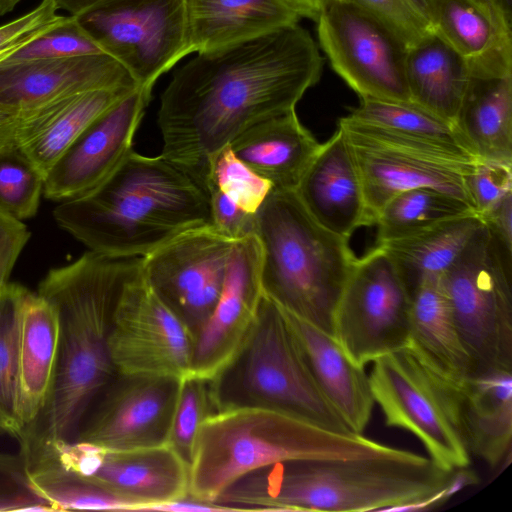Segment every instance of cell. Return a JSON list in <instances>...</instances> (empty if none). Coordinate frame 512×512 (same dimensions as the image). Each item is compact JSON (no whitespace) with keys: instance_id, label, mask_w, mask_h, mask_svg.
Returning a JSON list of instances; mask_svg holds the SVG:
<instances>
[{"instance_id":"6da1fadb","label":"cell","mask_w":512,"mask_h":512,"mask_svg":"<svg viewBox=\"0 0 512 512\" xmlns=\"http://www.w3.org/2000/svg\"><path fill=\"white\" fill-rule=\"evenodd\" d=\"M196 54L161 94L157 123L161 155L205 189L214 156L247 128L294 110L324 59L299 23Z\"/></svg>"},{"instance_id":"7a4b0ae2","label":"cell","mask_w":512,"mask_h":512,"mask_svg":"<svg viewBox=\"0 0 512 512\" xmlns=\"http://www.w3.org/2000/svg\"><path fill=\"white\" fill-rule=\"evenodd\" d=\"M140 271L141 258L89 250L40 281L37 293L58 312V356L48 402L17 438L20 450L75 438L88 408L116 375L108 346L113 315L126 284Z\"/></svg>"},{"instance_id":"3957f363","label":"cell","mask_w":512,"mask_h":512,"mask_svg":"<svg viewBox=\"0 0 512 512\" xmlns=\"http://www.w3.org/2000/svg\"><path fill=\"white\" fill-rule=\"evenodd\" d=\"M56 222L89 250L142 258L179 234L212 225L208 194L163 155L133 149L91 190L60 202Z\"/></svg>"},{"instance_id":"277c9868","label":"cell","mask_w":512,"mask_h":512,"mask_svg":"<svg viewBox=\"0 0 512 512\" xmlns=\"http://www.w3.org/2000/svg\"><path fill=\"white\" fill-rule=\"evenodd\" d=\"M453 471L411 451L398 457L289 460L245 474L215 503L232 511H389L439 491Z\"/></svg>"},{"instance_id":"5b68a950","label":"cell","mask_w":512,"mask_h":512,"mask_svg":"<svg viewBox=\"0 0 512 512\" xmlns=\"http://www.w3.org/2000/svg\"><path fill=\"white\" fill-rule=\"evenodd\" d=\"M408 451L362 434L337 433L262 406H232L200 425L190 463L189 497L215 503L230 484L259 468L301 459L398 457Z\"/></svg>"},{"instance_id":"8992f818","label":"cell","mask_w":512,"mask_h":512,"mask_svg":"<svg viewBox=\"0 0 512 512\" xmlns=\"http://www.w3.org/2000/svg\"><path fill=\"white\" fill-rule=\"evenodd\" d=\"M255 219L264 294L332 335L334 311L356 259L349 239L320 225L294 190L273 189Z\"/></svg>"},{"instance_id":"52a82bcc","label":"cell","mask_w":512,"mask_h":512,"mask_svg":"<svg viewBox=\"0 0 512 512\" xmlns=\"http://www.w3.org/2000/svg\"><path fill=\"white\" fill-rule=\"evenodd\" d=\"M214 383L219 410L268 407L337 433H352L317 384L281 309L265 294L247 344Z\"/></svg>"},{"instance_id":"ba28073f","label":"cell","mask_w":512,"mask_h":512,"mask_svg":"<svg viewBox=\"0 0 512 512\" xmlns=\"http://www.w3.org/2000/svg\"><path fill=\"white\" fill-rule=\"evenodd\" d=\"M372 363L370 388L385 424L417 437L442 469L468 467L463 387L441 377L408 346Z\"/></svg>"},{"instance_id":"9c48e42d","label":"cell","mask_w":512,"mask_h":512,"mask_svg":"<svg viewBox=\"0 0 512 512\" xmlns=\"http://www.w3.org/2000/svg\"><path fill=\"white\" fill-rule=\"evenodd\" d=\"M511 259L512 252L482 224L440 277L472 376L512 371Z\"/></svg>"},{"instance_id":"30bf717a","label":"cell","mask_w":512,"mask_h":512,"mask_svg":"<svg viewBox=\"0 0 512 512\" xmlns=\"http://www.w3.org/2000/svg\"><path fill=\"white\" fill-rule=\"evenodd\" d=\"M338 127L353 154L373 224L388 200L412 188L432 187L470 204L465 178L477 159L468 152L408 137L348 115L339 119Z\"/></svg>"},{"instance_id":"8fae6325","label":"cell","mask_w":512,"mask_h":512,"mask_svg":"<svg viewBox=\"0 0 512 512\" xmlns=\"http://www.w3.org/2000/svg\"><path fill=\"white\" fill-rule=\"evenodd\" d=\"M75 18L140 87L193 53L185 0H106Z\"/></svg>"},{"instance_id":"7c38bea8","label":"cell","mask_w":512,"mask_h":512,"mask_svg":"<svg viewBox=\"0 0 512 512\" xmlns=\"http://www.w3.org/2000/svg\"><path fill=\"white\" fill-rule=\"evenodd\" d=\"M411 294L387 253L356 258L333 315L332 335L364 367L409 342Z\"/></svg>"},{"instance_id":"4fadbf2b","label":"cell","mask_w":512,"mask_h":512,"mask_svg":"<svg viewBox=\"0 0 512 512\" xmlns=\"http://www.w3.org/2000/svg\"><path fill=\"white\" fill-rule=\"evenodd\" d=\"M37 465L79 476L129 504V511L189 497L190 465L167 444L109 450L70 440L45 446Z\"/></svg>"},{"instance_id":"5bb4252c","label":"cell","mask_w":512,"mask_h":512,"mask_svg":"<svg viewBox=\"0 0 512 512\" xmlns=\"http://www.w3.org/2000/svg\"><path fill=\"white\" fill-rule=\"evenodd\" d=\"M318 44L336 74L359 97L411 101L407 46L386 25L359 8L332 0L321 11Z\"/></svg>"},{"instance_id":"9a60e30c","label":"cell","mask_w":512,"mask_h":512,"mask_svg":"<svg viewBox=\"0 0 512 512\" xmlns=\"http://www.w3.org/2000/svg\"><path fill=\"white\" fill-rule=\"evenodd\" d=\"M195 339L147 283L142 270L126 284L108 340L116 374L182 379L191 372Z\"/></svg>"},{"instance_id":"2e32d148","label":"cell","mask_w":512,"mask_h":512,"mask_svg":"<svg viewBox=\"0 0 512 512\" xmlns=\"http://www.w3.org/2000/svg\"><path fill=\"white\" fill-rule=\"evenodd\" d=\"M234 243L207 225L185 231L141 258L147 283L195 337L217 303Z\"/></svg>"},{"instance_id":"e0dca14e","label":"cell","mask_w":512,"mask_h":512,"mask_svg":"<svg viewBox=\"0 0 512 512\" xmlns=\"http://www.w3.org/2000/svg\"><path fill=\"white\" fill-rule=\"evenodd\" d=\"M180 379L116 374L96 396L73 440L109 450L166 444Z\"/></svg>"},{"instance_id":"ac0fdd59","label":"cell","mask_w":512,"mask_h":512,"mask_svg":"<svg viewBox=\"0 0 512 512\" xmlns=\"http://www.w3.org/2000/svg\"><path fill=\"white\" fill-rule=\"evenodd\" d=\"M264 292L255 235L235 241L217 303L195 339L191 372L215 381L239 356L256 326Z\"/></svg>"},{"instance_id":"d6986e66","label":"cell","mask_w":512,"mask_h":512,"mask_svg":"<svg viewBox=\"0 0 512 512\" xmlns=\"http://www.w3.org/2000/svg\"><path fill=\"white\" fill-rule=\"evenodd\" d=\"M151 92L152 89L139 86L96 118L47 174L45 197L66 201L108 177L133 149V139Z\"/></svg>"},{"instance_id":"ffe728a7","label":"cell","mask_w":512,"mask_h":512,"mask_svg":"<svg viewBox=\"0 0 512 512\" xmlns=\"http://www.w3.org/2000/svg\"><path fill=\"white\" fill-rule=\"evenodd\" d=\"M118 87L138 84L105 53L0 63V105L19 111L64 96Z\"/></svg>"},{"instance_id":"44dd1931","label":"cell","mask_w":512,"mask_h":512,"mask_svg":"<svg viewBox=\"0 0 512 512\" xmlns=\"http://www.w3.org/2000/svg\"><path fill=\"white\" fill-rule=\"evenodd\" d=\"M309 214L345 238L373 225L362 181L343 131L338 127L307 167L294 190Z\"/></svg>"},{"instance_id":"7402d4cb","label":"cell","mask_w":512,"mask_h":512,"mask_svg":"<svg viewBox=\"0 0 512 512\" xmlns=\"http://www.w3.org/2000/svg\"><path fill=\"white\" fill-rule=\"evenodd\" d=\"M135 88L86 91L22 111L16 135L18 150L45 180L81 133Z\"/></svg>"},{"instance_id":"603a6c76","label":"cell","mask_w":512,"mask_h":512,"mask_svg":"<svg viewBox=\"0 0 512 512\" xmlns=\"http://www.w3.org/2000/svg\"><path fill=\"white\" fill-rule=\"evenodd\" d=\"M279 308L320 389L352 433L362 434L375 404L365 368L355 365L331 334Z\"/></svg>"},{"instance_id":"cb8c5ba5","label":"cell","mask_w":512,"mask_h":512,"mask_svg":"<svg viewBox=\"0 0 512 512\" xmlns=\"http://www.w3.org/2000/svg\"><path fill=\"white\" fill-rule=\"evenodd\" d=\"M233 153L275 190H295L321 143L295 109L262 120L229 145Z\"/></svg>"},{"instance_id":"d4e9b609","label":"cell","mask_w":512,"mask_h":512,"mask_svg":"<svg viewBox=\"0 0 512 512\" xmlns=\"http://www.w3.org/2000/svg\"><path fill=\"white\" fill-rule=\"evenodd\" d=\"M59 334L54 305L27 289L19 316L18 413L23 430L38 418L50 397Z\"/></svg>"},{"instance_id":"484cf974","label":"cell","mask_w":512,"mask_h":512,"mask_svg":"<svg viewBox=\"0 0 512 512\" xmlns=\"http://www.w3.org/2000/svg\"><path fill=\"white\" fill-rule=\"evenodd\" d=\"M193 53L213 50L298 24L288 0H185Z\"/></svg>"},{"instance_id":"4316f807","label":"cell","mask_w":512,"mask_h":512,"mask_svg":"<svg viewBox=\"0 0 512 512\" xmlns=\"http://www.w3.org/2000/svg\"><path fill=\"white\" fill-rule=\"evenodd\" d=\"M440 277L424 279L412 294L407 346L441 377L464 387L472 376V362Z\"/></svg>"},{"instance_id":"83f0119b","label":"cell","mask_w":512,"mask_h":512,"mask_svg":"<svg viewBox=\"0 0 512 512\" xmlns=\"http://www.w3.org/2000/svg\"><path fill=\"white\" fill-rule=\"evenodd\" d=\"M431 28L467 63L471 76L512 74V29L470 0H436Z\"/></svg>"},{"instance_id":"f1b7e54d","label":"cell","mask_w":512,"mask_h":512,"mask_svg":"<svg viewBox=\"0 0 512 512\" xmlns=\"http://www.w3.org/2000/svg\"><path fill=\"white\" fill-rule=\"evenodd\" d=\"M454 125L477 160L512 163V74L471 76Z\"/></svg>"},{"instance_id":"f546056e","label":"cell","mask_w":512,"mask_h":512,"mask_svg":"<svg viewBox=\"0 0 512 512\" xmlns=\"http://www.w3.org/2000/svg\"><path fill=\"white\" fill-rule=\"evenodd\" d=\"M410 100L454 124L471 79L466 61L431 31L407 49Z\"/></svg>"},{"instance_id":"4dcf8cb0","label":"cell","mask_w":512,"mask_h":512,"mask_svg":"<svg viewBox=\"0 0 512 512\" xmlns=\"http://www.w3.org/2000/svg\"><path fill=\"white\" fill-rule=\"evenodd\" d=\"M482 224L471 213L377 245L390 257L412 297L424 279L440 277L450 268Z\"/></svg>"},{"instance_id":"1f68e13d","label":"cell","mask_w":512,"mask_h":512,"mask_svg":"<svg viewBox=\"0 0 512 512\" xmlns=\"http://www.w3.org/2000/svg\"><path fill=\"white\" fill-rule=\"evenodd\" d=\"M463 391L470 452L494 467L510 452L512 371L491 370L472 376Z\"/></svg>"},{"instance_id":"d6a6232c","label":"cell","mask_w":512,"mask_h":512,"mask_svg":"<svg viewBox=\"0 0 512 512\" xmlns=\"http://www.w3.org/2000/svg\"><path fill=\"white\" fill-rule=\"evenodd\" d=\"M475 213L465 200L432 188L417 187L404 190L378 212L377 243L400 238L439 222Z\"/></svg>"},{"instance_id":"836d02e7","label":"cell","mask_w":512,"mask_h":512,"mask_svg":"<svg viewBox=\"0 0 512 512\" xmlns=\"http://www.w3.org/2000/svg\"><path fill=\"white\" fill-rule=\"evenodd\" d=\"M359 99V105L348 114L353 119L471 154L453 123L412 101L373 97Z\"/></svg>"},{"instance_id":"e575fe53","label":"cell","mask_w":512,"mask_h":512,"mask_svg":"<svg viewBox=\"0 0 512 512\" xmlns=\"http://www.w3.org/2000/svg\"><path fill=\"white\" fill-rule=\"evenodd\" d=\"M27 288L0 286V431L18 438L23 424L18 413L19 316Z\"/></svg>"},{"instance_id":"d590c367","label":"cell","mask_w":512,"mask_h":512,"mask_svg":"<svg viewBox=\"0 0 512 512\" xmlns=\"http://www.w3.org/2000/svg\"><path fill=\"white\" fill-rule=\"evenodd\" d=\"M27 473L34 490L54 511L130 509L125 501L72 473L48 466L28 468Z\"/></svg>"},{"instance_id":"8d00e7d4","label":"cell","mask_w":512,"mask_h":512,"mask_svg":"<svg viewBox=\"0 0 512 512\" xmlns=\"http://www.w3.org/2000/svg\"><path fill=\"white\" fill-rule=\"evenodd\" d=\"M218 410L214 381L193 375L180 379L166 444L189 465L200 425Z\"/></svg>"},{"instance_id":"74e56055","label":"cell","mask_w":512,"mask_h":512,"mask_svg":"<svg viewBox=\"0 0 512 512\" xmlns=\"http://www.w3.org/2000/svg\"><path fill=\"white\" fill-rule=\"evenodd\" d=\"M44 178L17 149L0 154V210L24 220L39 208Z\"/></svg>"},{"instance_id":"f35d334b","label":"cell","mask_w":512,"mask_h":512,"mask_svg":"<svg viewBox=\"0 0 512 512\" xmlns=\"http://www.w3.org/2000/svg\"><path fill=\"white\" fill-rule=\"evenodd\" d=\"M209 184L250 214L257 213L273 190L270 182L242 162L230 146L220 150L212 159L205 190Z\"/></svg>"},{"instance_id":"ab89813d","label":"cell","mask_w":512,"mask_h":512,"mask_svg":"<svg viewBox=\"0 0 512 512\" xmlns=\"http://www.w3.org/2000/svg\"><path fill=\"white\" fill-rule=\"evenodd\" d=\"M104 53L73 16L62 20L4 62L59 59Z\"/></svg>"},{"instance_id":"60d3db41","label":"cell","mask_w":512,"mask_h":512,"mask_svg":"<svg viewBox=\"0 0 512 512\" xmlns=\"http://www.w3.org/2000/svg\"><path fill=\"white\" fill-rule=\"evenodd\" d=\"M54 511L32 487L23 457L0 452V512Z\"/></svg>"},{"instance_id":"b9f144b4","label":"cell","mask_w":512,"mask_h":512,"mask_svg":"<svg viewBox=\"0 0 512 512\" xmlns=\"http://www.w3.org/2000/svg\"><path fill=\"white\" fill-rule=\"evenodd\" d=\"M465 183L470 204L479 216L512 192V163L477 160Z\"/></svg>"},{"instance_id":"7bdbcfd3","label":"cell","mask_w":512,"mask_h":512,"mask_svg":"<svg viewBox=\"0 0 512 512\" xmlns=\"http://www.w3.org/2000/svg\"><path fill=\"white\" fill-rule=\"evenodd\" d=\"M353 5L391 29L409 48L432 31L407 0H337Z\"/></svg>"},{"instance_id":"ee69618b","label":"cell","mask_w":512,"mask_h":512,"mask_svg":"<svg viewBox=\"0 0 512 512\" xmlns=\"http://www.w3.org/2000/svg\"><path fill=\"white\" fill-rule=\"evenodd\" d=\"M52 0H42L32 11L0 26V63L19 49L59 23L64 16L57 14Z\"/></svg>"},{"instance_id":"f6af8a7d","label":"cell","mask_w":512,"mask_h":512,"mask_svg":"<svg viewBox=\"0 0 512 512\" xmlns=\"http://www.w3.org/2000/svg\"><path fill=\"white\" fill-rule=\"evenodd\" d=\"M212 226L233 241L255 235V214L243 210L215 186L206 187Z\"/></svg>"},{"instance_id":"bcb514c9","label":"cell","mask_w":512,"mask_h":512,"mask_svg":"<svg viewBox=\"0 0 512 512\" xmlns=\"http://www.w3.org/2000/svg\"><path fill=\"white\" fill-rule=\"evenodd\" d=\"M30 238L22 220L0 210V286L9 282L19 255Z\"/></svg>"},{"instance_id":"7dc6e473","label":"cell","mask_w":512,"mask_h":512,"mask_svg":"<svg viewBox=\"0 0 512 512\" xmlns=\"http://www.w3.org/2000/svg\"><path fill=\"white\" fill-rule=\"evenodd\" d=\"M478 482L479 478L474 471L467 469V467L456 469L452 472L446 485L439 491L422 500L393 507L389 512H412L434 509L444 504L462 489L475 485Z\"/></svg>"},{"instance_id":"c3c4849f","label":"cell","mask_w":512,"mask_h":512,"mask_svg":"<svg viewBox=\"0 0 512 512\" xmlns=\"http://www.w3.org/2000/svg\"><path fill=\"white\" fill-rule=\"evenodd\" d=\"M479 218L502 245L512 252V192L479 215Z\"/></svg>"},{"instance_id":"681fc988","label":"cell","mask_w":512,"mask_h":512,"mask_svg":"<svg viewBox=\"0 0 512 512\" xmlns=\"http://www.w3.org/2000/svg\"><path fill=\"white\" fill-rule=\"evenodd\" d=\"M22 111L0 105V154L17 149V128Z\"/></svg>"},{"instance_id":"f907efd6","label":"cell","mask_w":512,"mask_h":512,"mask_svg":"<svg viewBox=\"0 0 512 512\" xmlns=\"http://www.w3.org/2000/svg\"><path fill=\"white\" fill-rule=\"evenodd\" d=\"M149 511L160 512H222L232 511L230 508L218 505L216 503H208L186 497L176 501L152 507Z\"/></svg>"},{"instance_id":"816d5d0a","label":"cell","mask_w":512,"mask_h":512,"mask_svg":"<svg viewBox=\"0 0 512 512\" xmlns=\"http://www.w3.org/2000/svg\"><path fill=\"white\" fill-rule=\"evenodd\" d=\"M57 9L67 11L70 16L76 17L106 0H52Z\"/></svg>"},{"instance_id":"f5cc1de1","label":"cell","mask_w":512,"mask_h":512,"mask_svg":"<svg viewBox=\"0 0 512 512\" xmlns=\"http://www.w3.org/2000/svg\"><path fill=\"white\" fill-rule=\"evenodd\" d=\"M301 13L303 18L316 22L321 11L332 0H288Z\"/></svg>"},{"instance_id":"db71d44e","label":"cell","mask_w":512,"mask_h":512,"mask_svg":"<svg viewBox=\"0 0 512 512\" xmlns=\"http://www.w3.org/2000/svg\"><path fill=\"white\" fill-rule=\"evenodd\" d=\"M412 8L430 25L436 0H407ZM432 29V28H431Z\"/></svg>"},{"instance_id":"11a10c76","label":"cell","mask_w":512,"mask_h":512,"mask_svg":"<svg viewBox=\"0 0 512 512\" xmlns=\"http://www.w3.org/2000/svg\"><path fill=\"white\" fill-rule=\"evenodd\" d=\"M472 1L476 6H478L490 19H492L494 22L503 25L507 28L512 29L509 25L506 24V22L501 18V16L496 11L492 0H470Z\"/></svg>"},{"instance_id":"9f6ffc18","label":"cell","mask_w":512,"mask_h":512,"mask_svg":"<svg viewBox=\"0 0 512 512\" xmlns=\"http://www.w3.org/2000/svg\"><path fill=\"white\" fill-rule=\"evenodd\" d=\"M492 2L501 18L512 27V0H492Z\"/></svg>"},{"instance_id":"6f0895ef","label":"cell","mask_w":512,"mask_h":512,"mask_svg":"<svg viewBox=\"0 0 512 512\" xmlns=\"http://www.w3.org/2000/svg\"><path fill=\"white\" fill-rule=\"evenodd\" d=\"M21 0H0V16L11 12Z\"/></svg>"}]
</instances>
